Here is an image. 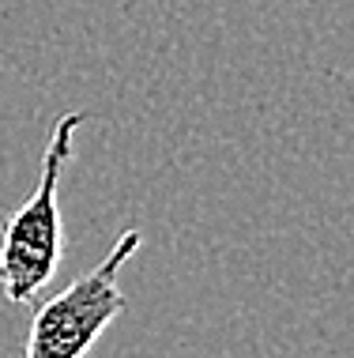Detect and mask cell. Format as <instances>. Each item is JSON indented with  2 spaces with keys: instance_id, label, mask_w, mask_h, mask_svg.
I'll return each mask as SVG.
<instances>
[{
  "instance_id": "6da1fadb",
  "label": "cell",
  "mask_w": 354,
  "mask_h": 358,
  "mask_svg": "<svg viewBox=\"0 0 354 358\" xmlns=\"http://www.w3.org/2000/svg\"><path fill=\"white\" fill-rule=\"evenodd\" d=\"M87 113L72 110L53 124L50 143L42 151L34 192L19 204L0 227V290L12 306L38 302L53 283L64 257V222H61V173L75 155V132L83 129Z\"/></svg>"
},
{
  "instance_id": "7a4b0ae2",
  "label": "cell",
  "mask_w": 354,
  "mask_h": 358,
  "mask_svg": "<svg viewBox=\"0 0 354 358\" xmlns=\"http://www.w3.org/2000/svg\"><path fill=\"white\" fill-rule=\"evenodd\" d=\"M143 238L136 227L121 230L117 245L110 249L87 275L72 279L53 298L38 302L27 332L23 358H83L98 343V336L128 309V298L121 294V268L140 253Z\"/></svg>"
}]
</instances>
